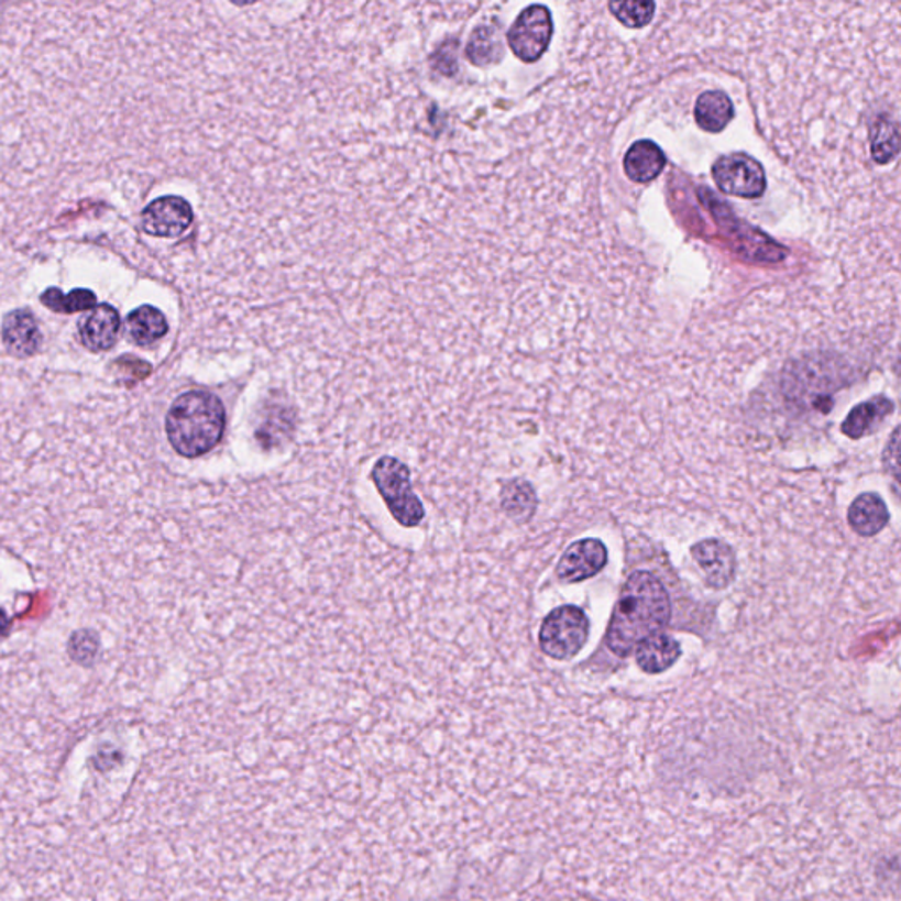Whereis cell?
Segmentation results:
<instances>
[{
  "label": "cell",
  "mask_w": 901,
  "mask_h": 901,
  "mask_svg": "<svg viewBox=\"0 0 901 901\" xmlns=\"http://www.w3.org/2000/svg\"><path fill=\"white\" fill-rule=\"evenodd\" d=\"M669 620L671 598L668 590L651 572H633L613 609L606 634L607 648L615 656L627 657L642 641L662 633Z\"/></svg>",
  "instance_id": "cell-1"
},
{
  "label": "cell",
  "mask_w": 901,
  "mask_h": 901,
  "mask_svg": "<svg viewBox=\"0 0 901 901\" xmlns=\"http://www.w3.org/2000/svg\"><path fill=\"white\" fill-rule=\"evenodd\" d=\"M226 410L213 393L189 392L173 402L166 416V433L176 453L199 458L224 436Z\"/></svg>",
  "instance_id": "cell-2"
},
{
  "label": "cell",
  "mask_w": 901,
  "mask_h": 901,
  "mask_svg": "<svg viewBox=\"0 0 901 901\" xmlns=\"http://www.w3.org/2000/svg\"><path fill=\"white\" fill-rule=\"evenodd\" d=\"M372 480L402 527L414 528L421 524L425 507L410 488L409 466L393 457L381 458L372 471Z\"/></svg>",
  "instance_id": "cell-3"
},
{
  "label": "cell",
  "mask_w": 901,
  "mask_h": 901,
  "mask_svg": "<svg viewBox=\"0 0 901 901\" xmlns=\"http://www.w3.org/2000/svg\"><path fill=\"white\" fill-rule=\"evenodd\" d=\"M590 620L578 606H560L546 616L539 630V645L546 656L569 660L589 641Z\"/></svg>",
  "instance_id": "cell-4"
},
{
  "label": "cell",
  "mask_w": 901,
  "mask_h": 901,
  "mask_svg": "<svg viewBox=\"0 0 901 901\" xmlns=\"http://www.w3.org/2000/svg\"><path fill=\"white\" fill-rule=\"evenodd\" d=\"M553 35V18L542 4L528 6L507 32L510 50L519 61L536 62L545 55Z\"/></svg>",
  "instance_id": "cell-5"
},
{
  "label": "cell",
  "mask_w": 901,
  "mask_h": 901,
  "mask_svg": "<svg viewBox=\"0 0 901 901\" xmlns=\"http://www.w3.org/2000/svg\"><path fill=\"white\" fill-rule=\"evenodd\" d=\"M712 175L722 193L736 198H761L766 190L761 163L747 154L722 155L713 164Z\"/></svg>",
  "instance_id": "cell-6"
},
{
  "label": "cell",
  "mask_w": 901,
  "mask_h": 901,
  "mask_svg": "<svg viewBox=\"0 0 901 901\" xmlns=\"http://www.w3.org/2000/svg\"><path fill=\"white\" fill-rule=\"evenodd\" d=\"M190 202L180 196H163L141 211V226L150 237L178 238L193 226Z\"/></svg>",
  "instance_id": "cell-7"
},
{
  "label": "cell",
  "mask_w": 901,
  "mask_h": 901,
  "mask_svg": "<svg viewBox=\"0 0 901 901\" xmlns=\"http://www.w3.org/2000/svg\"><path fill=\"white\" fill-rule=\"evenodd\" d=\"M607 548L598 539H581L569 546L559 565L557 576L568 585L597 576L606 568Z\"/></svg>",
  "instance_id": "cell-8"
},
{
  "label": "cell",
  "mask_w": 901,
  "mask_h": 901,
  "mask_svg": "<svg viewBox=\"0 0 901 901\" xmlns=\"http://www.w3.org/2000/svg\"><path fill=\"white\" fill-rule=\"evenodd\" d=\"M691 553L712 589H727L735 580V551L726 542L706 539L692 546Z\"/></svg>",
  "instance_id": "cell-9"
},
{
  "label": "cell",
  "mask_w": 901,
  "mask_h": 901,
  "mask_svg": "<svg viewBox=\"0 0 901 901\" xmlns=\"http://www.w3.org/2000/svg\"><path fill=\"white\" fill-rule=\"evenodd\" d=\"M0 333H2L6 351L20 360L34 356L43 343L40 325L35 321L34 314L25 308H18V310L6 314Z\"/></svg>",
  "instance_id": "cell-10"
},
{
  "label": "cell",
  "mask_w": 901,
  "mask_h": 901,
  "mask_svg": "<svg viewBox=\"0 0 901 901\" xmlns=\"http://www.w3.org/2000/svg\"><path fill=\"white\" fill-rule=\"evenodd\" d=\"M79 339L90 352H105L113 348L120 333V314L110 304L97 305L92 312L81 317L78 325Z\"/></svg>",
  "instance_id": "cell-11"
},
{
  "label": "cell",
  "mask_w": 901,
  "mask_h": 901,
  "mask_svg": "<svg viewBox=\"0 0 901 901\" xmlns=\"http://www.w3.org/2000/svg\"><path fill=\"white\" fill-rule=\"evenodd\" d=\"M894 413L893 402L886 396H876L856 405L849 416L842 422V431L849 439L858 440L877 431V428Z\"/></svg>",
  "instance_id": "cell-12"
},
{
  "label": "cell",
  "mask_w": 901,
  "mask_h": 901,
  "mask_svg": "<svg viewBox=\"0 0 901 901\" xmlns=\"http://www.w3.org/2000/svg\"><path fill=\"white\" fill-rule=\"evenodd\" d=\"M666 155L656 141L639 140L630 145L624 157L625 175L636 184H650L662 173Z\"/></svg>",
  "instance_id": "cell-13"
},
{
  "label": "cell",
  "mask_w": 901,
  "mask_h": 901,
  "mask_svg": "<svg viewBox=\"0 0 901 901\" xmlns=\"http://www.w3.org/2000/svg\"><path fill=\"white\" fill-rule=\"evenodd\" d=\"M850 528L861 537H873L882 532L889 524V509L877 493H862L850 504Z\"/></svg>",
  "instance_id": "cell-14"
},
{
  "label": "cell",
  "mask_w": 901,
  "mask_h": 901,
  "mask_svg": "<svg viewBox=\"0 0 901 901\" xmlns=\"http://www.w3.org/2000/svg\"><path fill=\"white\" fill-rule=\"evenodd\" d=\"M682 656V647L669 634H656L647 641H642L636 651V662L648 674H659L668 671Z\"/></svg>",
  "instance_id": "cell-15"
},
{
  "label": "cell",
  "mask_w": 901,
  "mask_h": 901,
  "mask_svg": "<svg viewBox=\"0 0 901 901\" xmlns=\"http://www.w3.org/2000/svg\"><path fill=\"white\" fill-rule=\"evenodd\" d=\"M694 117L703 131L721 132L735 117V106L726 92L708 90V92L701 94L700 99L695 102Z\"/></svg>",
  "instance_id": "cell-16"
},
{
  "label": "cell",
  "mask_w": 901,
  "mask_h": 901,
  "mask_svg": "<svg viewBox=\"0 0 901 901\" xmlns=\"http://www.w3.org/2000/svg\"><path fill=\"white\" fill-rule=\"evenodd\" d=\"M129 337L140 348H149L152 343L163 339L169 330L166 316L152 305H143L132 310L125 321Z\"/></svg>",
  "instance_id": "cell-17"
},
{
  "label": "cell",
  "mask_w": 901,
  "mask_h": 901,
  "mask_svg": "<svg viewBox=\"0 0 901 901\" xmlns=\"http://www.w3.org/2000/svg\"><path fill=\"white\" fill-rule=\"evenodd\" d=\"M870 141L871 157L877 164L884 166V164L893 163L900 152V131H898L897 120L882 114L871 129Z\"/></svg>",
  "instance_id": "cell-18"
},
{
  "label": "cell",
  "mask_w": 901,
  "mask_h": 901,
  "mask_svg": "<svg viewBox=\"0 0 901 901\" xmlns=\"http://www.w3.org/2000/svg\"><path fill=\"white\" fill-rule=\"evenodd\" d=\"M536 506V493L528 483L516 481L502 490V507L518 524H525L532 518Z\"/></svg>",
  "instance_id": "cell-19"
},
{
  "label": "cell",
  "mask_w": 901,
  "mask_h": 901,
  "mask_svg": "<svg viewBox=\"0 0 901 901\" xmlns=\"http://www.w3.org/2000/svg\"><path fill=\"white\" fill-rule=\"evenodd\" d=\"M41 304L58 314L81 312V310H90L99 305L92 290L75 289L70 290L69 295H64L58 287L44 290Z\"/></svg>",
  "instance_id": "cell-20"
},
{
  "label": "cell",
  "mask_w": 901,
  "mask_h": 901,
  "mask_svg": "<svg viewBox=\"0 0 901 901\" xmlns=\"http://www.w3.org/2000/svg\"><path fill=\"white\" fill-rule=\"evenodd\" d=\"M502 37L497 29L481 26L472 34L471 43L466 46V57L475 66H486L502 57Z\"/></svg>",
  "instance_id": "cell-21"
},
{
  "label": "cell",
  "mask_w": 901,
  "mask_h": 901,
  "mask_svg": "<svg viewBox=\"0 0 901 901\" xmlns=\"http://www.w3.org/2000/svg\"><path fill=\"white\" fill-rule=\"evenodd\" d=\"M607 8L622 25L629 26V29H642L651 22L657 4L650 0H639V2L625 0V2H609Z\"/></svg>",
  "instance_id": "cell-22"
},
{
  "label": "cell",
  "mask_w": 901,
  "mask_h": 901,
  "mask_svg": "<svg viewBox=\"0 0 901 901\" xmlns=\"http://www.w3.org/2000/svg\"><path fill=\"white\" fill-rule=\"evenodd\" d=\"M69 650L70 656L75 657L79 664H88V662H92L94 656H96V638L90 633H78L70 641Z\"/></svg>",
  "instance_id": "cell-23"
},
{
  "label": "cell",
  "mask_w": 901,
  "mask_h": 901,
  "mask_svg": "<svg viewBox=\"0 0 901 901\" xmlns=\"http://www.w3.org/2000/svg\"><path fill=\"white\" fill-rule=\"evenodd\" d=\"M898 433H900V431H898L897 428V430L893 431V437H891V444L888 446V451H891V454H886V460L889 458V462H886V465H888L889 472H891L894 477L898 475Z\"/></svg>",
  "instance_id": "cell-24"
},
{
  "label": "cell",
  "mask_w": 901,
  "mask_h": 901,
  "mask_svg": "<svg viewBox=\"0 0 901 901\" xmlns=\"http://www.w3.org/2000/svg\"><path fill=\"white\" fill-rule=\"evenodd\" d=\"M9 630H11V620H9L8 615L0 609V638H4Z\"/></svg>",
  "instance_id": "cell-25"
}]
</instances>
